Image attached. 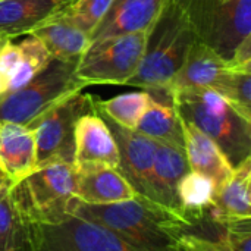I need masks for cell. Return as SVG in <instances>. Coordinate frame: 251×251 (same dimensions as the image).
<instances>
[{
	"label": "cell",
	"instance_id": "cell-4",
	"mask_svg": "<svg viewBox=\"0 0 251 251\" xmlns=\"http://www.w3.org/2000/svg\"><path fill=\"white\" fill-rule=\"evenodd\" d=\"M78 60L51 59L24 87L0 97V121L29 126L53 106L87 85L76 76Z\"/></svg>",
	"mask_w": 251,
	"mask_h": 251
},
{
	"label": "cell",
	"instance_id": "cell-8",
	"mask_svg": "<svg viewBox=\"0 0 251 251\" xmlns=\"http://www.w3.org/2000/svg\"><path fill=\"white\" fill-rule=\"evenodd\" d=\"M37 251H137L107 228L68 215L50 225H37Z\"/></svg>",
	"mask_w": 251,
	"mask_h": 251
},
{
	"label": "cell",
	"instance_id": "cell-23",
	"mask_svg": "<svg viewBox=\"0 0 251 251\" xmlns=\"http://www.w3.org/2000/svg\"><path fill=\"white\" fill-rule=\"evenodd\" d=\"M216 188L213 182L194 171H188L178 184V200L184 218L190 225L204 216L206 209L213 201Z\"/></svg>",
	"mask_w": 251,
	"mask_h": 251
},
{
	"label": "cell",
	"instance_id": "cell-19",
	"mask_svg": "<svg viewBox=\"0 0 251 251\" xmlns=\"http://www.w3.org/2000/svg\"><path fill=\"white\" fill-rule=\"evenodd\" d=\"M226 71L228 60L221 57L209 44L197 40L190 49L181 69L166 87V91L174 93L178 90L212 87Z\"/></svg>",
	"mask_w": 251,
	"mask_h": 251
},
{
	"label": "cell",
	"instance_id": "cell-30",
	"mask_svg": "<svg viewBox=\"0 0 251 251\" xmlns=\"http://www.w3.org/2000/svg\"><path fill=\"white\" fill-rule=\"evenodd\" d=\"M22 60V51L19 44L13 43V40H6L0 47V74L10 82L12 75L18 69Z\"/></svg>",
	"mask_w": 251,
	"mask_h": 251
},
{
	"label": "cell",
	"instance_id": "cell-7",
	"mask_svg": "<svg viewBox=\"0 0 251 251\" xmlns=\"http://www.w3.org/2000/svg\"><path fill=\"white\" fill-rule=\"evenodd\" d=\"M94 104L96 100L90 94L79 91L53 106L29 125L35 135V169L50 163L74 165L76 121Z\"/></svg>",
	"mask_w": 251,
	"mask_h": 251
},
{
	"label": "cell",
	"instance_id": "cell-1",
	"mask_svg": "<svg viewBox=\"0 0 251 251\" xmlns=\"http://www.w3.org/2000/svg\"><path fill=\"white\" fill-rule=\"evenodd\" d=\"M66 213L99 224L137 251H179V243L190 224L144 197L88 204L72 197Z\"/></svg>",
	"mask_w": 251,
	"mask_h": 251
},
{
	"label": "cell",
	"instance_id": "cell-18",
	"mask_svg": "<svg viewBox=\"0 0 251 251\" xmlns=\"http://www.w3.org/2000/svg\"><path fill=\"white\" fill-rule=\"evenodd\" d=\"M251 157L234 168L231 176L218 190L204 216L213 222L251 218Z\"/></svg>",
	"mask_w": 251,
	"mask_h": 251
},
{
	"label": "cell",
	"instance_id": "cell-2",
	"mask_svg": "<svg viewBox=\"0 0 251 251\" xmlns=\"http://www.w3.org/2000/svg\"><path fill=\"white\" fill-rule=\"evenodd\" d=\"M184 121L212 138L232 168L251 157V121L240 115L213 88H190L169 93Z\"/></svg>",
	"mask_w": 251,
	"mask_h": 251
},
{
	"label": "cell",
	"instance_id": "cell-15",
	"mask_svg": "<svg viewBox=\"0 0 251 251\" xmlns=\"http://www.w3.org/2000/svg\"><path fill=\"white\" fill-rule=\"evenodd\" d=\"M181 126L184 135V151L190 171L207 176L213 182L218 193V190L231 176L234 168L218 144L197 126L182 118Z\"/></svg>",
	"mask_w": 251,
	"mask_h": 251
},
{
	"label": "cell",
	"instance_id": "cell-10",
	"mask_svg": "<svg viewBox=\"0 0 251 251\" xmlns=\"http://www.w3.org/2000/svg\"><path fill=\"white\" fill-rule=\"evenodd\" d=\"M119 165V151L106 121L94 107L78 118L75 125L74 168Z\"/></svg>",
	"mask_w": 251,
	"mask_h": 251
},
{
	"label": "cell",
	"instance_id": "cell-27",
	"mask_svg": "<svg viewBox=\"0 0 251 251\" xmlns=\"http://www.w3.org/2000/svg\"><path fill=\"white\" fill-rule=\"evenodd\" d=\"M165 4L175 9L188 21L199 41H207L212 19L221 0H166Z\"/></svg>",
	"mask_w": 251,
	"mask_h": 251
},
{
	"label": "cell",
	"instance_id": "cell-32",
	"mask_svg": "<svg viewBox=\"0 0 251 251\" xmlns=\"http://www.w3.org/2000/svg\"><path fill=\"white\" fill-rule=\"evenodd\" d=\"M4 41H6V38H1V37H0V47L3 46V43H4Z\"/></svg>",
	"mask_w": 251,
	"mask_h": 251
},
{
	"label": "cell",
	"instance_id": "cell-28",
	"mask_svg": "<svg viewBox=\"0 0 251 251\" xmlns=\"http://www.w3.org/2000/svg\"><path fill=\"white\" fill-rule=\"evenodd\" d=\"M110 3L112 0H76L63 16L90 37L106 15Z\"/></svg>",
	"mask_w": 251,
	"mask_h": 251
},
{
	"label": "cell",
	"instance_id": "cell-29",
	"mask_svg": "<svg viewBox=\"0 0 251 251\" xmlns=\"http://www.w3.org/2000/svg\"><path fill=\"white\" fill-rule=\"evenodd\" d=\"M224 247L226 251H251V218L224 222Z\"/></svg>",
	"mask_w": 251,
	"mask_h": 251
},
{
	"label": "cell",
	"instance_id": "cell-11",
	"mask_svg": "<svg viewBox=\"0 0 251 251\" xmlns=\"http://www.w3.org/2000/svg\"><path fill=\"white\" fill-rule=\"evenodd\" d=\"M188 171L190 168L184 150L169 144L156 143L149 200L168 209L184 221L187 219L182 215L178 200V184Z\"/></svg>",
	"mask_w": 251,
	"mask_h": 251
},
{
	"label": "cell",
	"instance_id": "cell-21",
	"mask_svg": "<svg viewBox=\"0 0 251 251\" xmlns=\"http://www.w3.org/2000/svg\"><path fill=\"white\" fill-rule=\"evenodd\" d=\"M0 251H37V225L13 201L10 184L0 188Z\"/></svg>",
	"mask_w": 251,
	"mask_h": 251
},
{
	"label": "cell",
	"instance_id": "cell-26",
	"mask_svg": "<svg viewBox=\"0 0 251 251\" xmlns=\"http://www.w3.org/2000/svg\"><path fill=\"white\" fill-rule=\"evenodd\" d=\"M209 88L222 94L240 115L251 121V72L228 69Z\"/></svg>",
	"mask_w": 251,
	"mask_h": 251
},
{
	"label": "cell",
	"instance_id": "cell-13",
	"mask_svg": "<svg viewBox=\"0 0 251 251\" xmlns=\"http://www.w3.org/2000/svg\"><path fill=\"white\" fill-rule=\"evenodd\" d=\"M166 0H112L106 15L90 35V43L121 34L151 29Z\"/></svg>",
	"mask_w": 251,
	"mask_h": 251
},
{
	"label": "cell",
	"instance_id": "cell-20",
	"mask_svg": "<svg viewBox=\"0 0 251 251\" xmlns=\"http://www.w3.org/2000/svg\"><path fill=\"white\" fill-rule=\"evenodd\" d=\"M160 94L150 93V103L143 113L135 131L151 138L156 143H163L184 150V135L181 116L166 90H156Z\"/></svg>",
	"mask_w": 251,
	"mask_h": 251
},
{
	"label": "cell",
	"instance_id": "cell-5",
	"mask_svg": "<svg viewBox=\"0 0 251 251\" xmlns=\"http://www.w3.org/2000/svg\"><path fill=\"white\" fill-rule=\"evenodd\" d=\"M76 190V171L69 163H50L34 169L10 184V196L22 213L35 225L63 221L66 206Z\"/></svg>",
	"mask_w": 251,
	"mask_h": 251
},
{
	"label": "cell",
	"instance_id": "cell-33",
	"mask_svg": "<svg viewBox=\"0 0 251 251\" xmlns=\"http://www.w3.org/2000/svg\"><path fill=\"white\" fill-rule=\"evenodd\" d=\"M224 1H226V0H221V3H224Z\"/></svg>",
	"mask_w": 251,
	"mask_h": 251
},
{
	"label": "cell",
	"instance_id": "cell-25",
	"mask_svg": "<svg viewBox=\"0 0 251 251\" xmlns=\"http://www.w3.org/2000/svg\"><path fill=\"white\" fill-rule=\"evenodd\" d=\"M21 51H22V60L15 71V74L10 78L9 82V91H15L25 84H28L37 74H40L51 60L47 49L44 44L32 34H28L26 38H24L19 43ZM6 93V94H7Z\"/></svg>",
	"mask_w": 251,
	"mask_h": 251
},
{
	"label": "cell",
	"instance_id": "cell-31",
	"mask_svg": "<svg viewBox=\"0 0 251 251\" xmlns=\"http://www.w3.org/2000/svg\"><path fill=\"white\" fill-rule=\"evenodd\" d=\"M7 184H12V182H10V181L7 179V176L0 171V188H1L3 185H7Z\"/></svg>",
	"mask_w": 251,
	"mask_h": 251
},
{
	"label": "cell",
	"instance_id": "cell-24",
	"mask_svg": "<svg viewBox=\"0 0 251 251\" xmlns=\"http://www.w3.org/2000/svg\"><path fill=\"white\" fill-rule=\"evenodd\" d=\"M150 103V93L147 90L119 94L109 100H96L97 110L116 125L135 129L143 113Z\"/></svg>",
	"mask_w": 251,
	"mask_h": 251
},
{
	"label": "cell",
	"instance_id": "cell-16",
	"mask_svg": "<svg viewBox=\"0 0 251 251\" xmlns=\"http://www.w3.org/2000/svg\"><path fill=\"white\" fill-rule=\"evenodd\" d=\"M35 169L34 129L0 121V171L15 184Z\"/></svg>",
	"mask_w": 251,
	"mask_h": 251
},
{
	"label": "cell",
	"instance_id": "cell-9",
	"mask_svg": "<svg viewBox=\"0 0 251 251\" xmlns=\"http://www.w3.org/2000/svg\"><path fill=\"white\" fill-rule=\"evenodd\" d=\"M103 119L106 121L118 146V151H119L118 171L134 188L137 196L149 200L150 176L154 162L156 141L137 132L135 129L122 128L104 116Z\"/></svg>",
	"mask_w": 251,
	"mask_h": 251
},
{
	"label": "cell",
	"instance_id": "cell-14",
	"mask_svg": "<svg viewBox=\"0 0 251 251\" xmlns=\"http://www.w3.org/2000/svg\"><path fill=\"white\" fill-rule=\"evenodd\" d=\"M250 35L251 0H226L213 15L206 44L229 60L240 43Z\"/></svg>",
	"mask_w": 251,
	"mask_h": 251
},
{
	"label": "cell",
	"instance_id": "cell-22",
	"mask_svg": "<svg viewBox=\"0 0 251 251\" xmlns=\"http://www.w3.org/2000/svg\"><path fill=\"white\" fill-rule=\"evenodd\" d=\"M47 49L51 59L78 60L90 46V37L63 15L31 32Z\"/></svg>",
	"mask_w": 251,
	"mask_h": 251
},
{
	"label": "cell",
	"instance_id": "cell-6",
	"mask_svg": "<svg viewBox=\"0 0 251 251\" xmlns=\"http://www.w3.org/2000/svg\"><path fill=\"white\" fill-rule=\"evenodd\" d=\"M150 31L110 35L91 41L76 62V76L85 85H126L140 68Z\"/></svg>",
	"mask_w": 251,
	"mask_h": 251
},
{
	"label": "cell",
	"instance_id": "cell-3",
	"mask_svg": "<svg viewBox=\"0 0 251 251\" xmlns=\"http://www.w3.org/2000/svg\"><path fill=\"white\" fill-rule=\"evenodd\" d=\"M196 41L197 35L188 21L165 4L149 34L140 68L126 85L147 91L166 90Z\"/></svg>",
	"mask_w": 251,
	"mask_h": 251
},
{
	"label": "cell",
	"instance_id": "cell-12",
	"mask_svg": "<svg viewBox=\"0 0 251 251\" xmlns=\"http://www.w3.org/2000/svg\"><path fill=\"white\" fill-rule=\"evenodd\" d=\"M76 0H0V37L28 35L43 24L63 15Z\"/></svg>",
	"mask_w": 251,
	"mask_h": 251
},
{
	"label": "cell",
	"instance_id": "cell-17",
	"mask_svg": "<svg viewBox=\"0 0 251 251\" xmlns=\"http://www.w3.org/2000/svg\"><path fill=\"white\" fill-rule=\"evenodd\" d=\"M75 197L88 204H109L134 199L137 194L116 168L84 166L75 168Z\"/></svg>",
	"mask_w": 251,
	"mask_h": 251
}]
</instances>
